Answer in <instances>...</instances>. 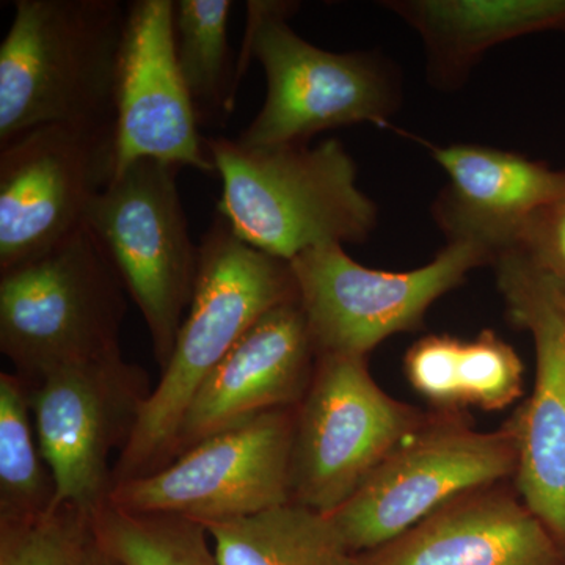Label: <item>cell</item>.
I'll list each match as a JSON object with an SVG mask.
<instances>
[{"instance_id":"obj_2","label":"cell","mask_w":565,"mask_h":565,"mask_svg":"<svg viewBox=\"0 0 565 565\" xmlns=\"http://www.w3.org/2000/svg\"><path fill=\"white\" fill-rule=\"evenodd\" d=\"M206 148L222 180L218 215L267 255L291 263L322 245L362 244L377 225L340 140L245 147L214 137Z\"/></svg>"},{"instance_id":"obj_5","label":"cell","mask_w":565,"mask_h":565,"mask_svg":"<svg viewBox=\"0 0 565 565\" xmlns=\"http://www.w3.org/2000/svg\"><path fill=\"white\" fill-rule=\"evenodd\" d=\"M125 294L102 245L82 225L0 274V351L28 384L55 367L121 351Z\"/></svg>"},{"instance_id":"obj_17","label":"cell","mask_w":565,"mask_h":565,"mask_svg":"<svg viewBox=\"0 0 565 565\" xmlns=\"http://www.w3.org/2000/svg\"><path fill=\"white\" fill-rule=\"evenodd\" d=\"M430 151L449 178L435 204V218L448 239L481 241L494 255L531 215L565 202V169L481 145Z\"/></svg>"},{"instance_id":"obj_16","label":"cell","mask_w":565,"mask_h":565,"mask_svg":"<svg viewBox=\"0 0 565 565\" xmlns=\"http://www.w3.org/2000/svg\"><path fill=\"white\" fill-rule=\"evenodd\" d=\"M356 565H565V546L503 490L462 494Z\"/></svg>"},{"instance_id":"obj_18","label":"cell","mask_w":565,"mask_h":565,"mask_svg":"<svg viewBox=\"0 0 565 565\" xmlns=\"http://www.w3.org/2000/svg\"><path fill=\"white\" fill-rule=\"evenodd\" d=\"M422 35L435 84L459 85L487 51L531 33L565 31V0L386 2Z\"/></svg>"},{"instance_id":"obj_11","label":"cell","mask_w":565,"mask_h":565,"mask_svg":"<svg viewBox=\"0 0 565 565\" xmlns=\"http://www.w3.org/2000/svg\"><path fill=\"white\" fill-rule=\"evenodd\" d=\"M28 385L41 452L55 481L51 511L71 505L92 519L109 503L110 456L131 438L152 392L150 377L118 351L55 367Z\"/></svg>"},{"instance_id":"obj_14","label":"cell","mask_w":565,"mask_h":565,"mask_svg":"<svg viewBox=\"0 0 565 565\" xmlns=\"http://www.w3.org/2000/svg\"><path fill=\"white\" fill-rule=\"evenodd\" d=\"M199 125L178 68L173 0L129 3L115 98L117 172L156 159L217 173Z\"/></svg>"},{"instance_id":"obj_27","label":"cell","mask_w":565,"mask_h":565,"mask_svg":"<svg viewBox=\"0 0 565 565\" xmlns=\"http://www.w3.org/2000/svg\"><path fill=\"white\" fill-rule=\"evenodd\" d=\"M73 565H120L117 561L111 559L106 552L96 544L95 539H93V534L88 537V541L85 542L84 546H82L79 555L74 559Z\"/></svg>"},{"instance_id":"obj_15","label":"cell","mask_w":565,"mask_h":565,"mask_svg":"<svg viewBox=\"0 0 565 565\" xmlns=\"http://www.w3.org/2000/svg\"><path fill=\"white\" fill-rule=\"evenodd\" d=\"M316 363L318 351L299 302L264 315L193 394L173 460L204 438L255 416L296 408L310 388Z\"/></svg>"},{"instance_id":"obj_22","label":"cell","mask_w":565,"mask_h":565,"mask_svg":"<svg viewBox=\"0 0 565 565\" xmlns=\"http://www.w3.org/2000/svg\"><path fill=\"white\" fill-rule=\"evenodd\" d=\"M90 525L96 544L120 565H221L206 527L182 516L134 514L106 503Z\"/></svg>"},{"instance_id":"obj_25","label":"cell","mask_w":565,"mask_h":565,"mask_svg":"<svg viewBox=\"0 0 565 565\" xmlns=\"http://www.w3.org/2000/svg\"><path fill=\"white\" fill-rule=\"evenodd\" d=\"M462 341L449 334H430L412 345L405 373L412 386L438 407L462 405L459 390V355Z\"/></svg>"},{"instance_id":"obj_26","label":"cell","mask_w":565,"mask_h":565,"mask_svg":"<svg viewBox=\"0 0 565 565\" xmlns=\"http://www.w3.org/2000/svg\"><path fill=\"white\" fill-rule=\"evenodd\" d=\"M503 245L522 248L565 277V202L535 212Z\"/></svg>"},{"instance_id":"obj_8","label":"cell","mask_w":565,"mask_h":565,"mask_svg":"<svg viewBox=\"0 0 565 565\" xmlns=\"http://www.w3.org/2000/svg\"><path fill=\"white\" fill-rule=\"evenodd\" d=\"M493 256L481 241L455 237L426 266L386 273L332 244L303 252L291 267L318 355L366 356L392 334L422 327L435 300Z\"/></svg>"},{"instance_id":"obj_4","label":"cell","mask_w":565,"mask_h":565,"mask_svg":"<svg viewBox=\"0 0 565 565\" xmlns=\"http://www.w3.org/2000/svg\"><path fill=\"white\" fill-rule=\"evenodd\" d=\"M294 2H247V28L234 66L239 87L252 58L262 63L267 93L263 109L237 137L245 147L308 143L341 126H385L397 109V82L371 54L323 51L289 25Z\"/></svg>"},{"instance_id":"obj_7","label":"cell","mask_w":565,"mask_h":565,"mask_svg":"<svg viewBox=\"0 0 565 565\" xmlns=\"http://www.w3.org/2000/svg\"><path fill=\"white\" fill-rule=\"evenodd\" d=\"M426 423L379 388L366 356L318 355L296 407L291 503L332 514Z\"/></svg>"},{"instance_id":"obj_23","label":"cell","mask_w":565,"mask_h":565,"mask_svg":"<svg viewBox=\"0 0 565 565\" xmlns=\"http://www.w3.org/2000/svg\"><path fill=\"white\" fill-rule=\"evenodd\" d=\"M90 534V516L71 505L0 520V565H73Z\"/></svg>"},{"instance_id":"obj_20","label":"cell","mask_w":565,"mask_h":565,"mask_svg":"<svg viewBox=\"0 0 565 565\" xmlns=\"http://www.w3.org/2000/svg\"><path fill=\"white\" fill-rule=\"evenodd\" d=\"M232 10V0L174 2L178 68L202 125L222 121L234 109L237 88L228 44Z\"/></svg>"},{"instance_id":"obj_6","label":"cell","mask_w":565,"mask_h":565,"mask_svg":"<svg viewBox=\"0 0 565 565\" xmlns=\"http://www.w3.org/2000/svg\"><path fill=\"white\" fill-rule=\"evenodd\" d=\"M178 172L180 167L156 159L129 163L84 218L139 308L161 371L172 356L199 269V245L189 233Z\"/></svg>"},{"instance_id":"obj_12","label":"cell","mask_w":565,"mask_h":565,"mask_svg":"<svg viewBox=\"0 0 565 565\" xmlns=\"http://www.w3.org/2000/svg\"><path fill=\"white\" fill-rule=\"evenodd\" d=\"M115 172L114 122H52L2 145L0 274L76 233Z\"/></svg>"},{"instance_id":"obj_19","label":"cell","mask_w":565,"mask_h":565,"mask_svg":"<svg viewBox=\"0 0 565 565\" xmlns=\"http://www.w3.org/2000/svg\"><path fill=\"white\" fill-rule=\"evenodd\" d=\"M221 565H356L329 515L285 504L206 526Z\"/></svg>"},{"instance_id":"obj_9","label":"cell","mask_w":565,"mask_h":565,"mask_svg":"<svg viewBox=\"0 0 565 565\" xmlns=\"http://www.w3.org/2000/svg\"><path fill=\"white\" fill-rule=\"evenodd\" d=\"M519 470L512 423L478 433L460 422L424 423L329 514L355 555L399 537L462 494L489 489Z\"/></svg>"},{"instance_id":"obj_1","label":"cell","mask_w":565,"mask_h":565,"mask_svg":"<svg viewBox=\"0 0 565 565\" xmlns=\"http://www.w3.org/2000/svg\"><path fill=\"white\" fill-rule=\"evenodd\" d=\"M291 302H299L291 263L252 247L218 215L199 245L192 300L172 356L114 465V487L172 462L193 394L264 315Z\"/></svg>"},{"instance_id":"obj_3","label":"cell","mask_w":565,"mask_h":565,"mask_svg":"<svg viewBox=\"0 0 565 565\" xmlns=\"http://www.w3.org/2000/svg\"><path fill=\"white\" fill-rule=\"evenodd\" d=\"M128 7L17 0L0 44V147L52 122H115Z\"/></svg>"},{"instance_id":"obj_24","label":"cell","mask_w":565,"mask_h":565,"mask_svg":"<svg viewBox=\"0 0 565 565\" xmlns=\"http://www.w3.org/2000/svg\"><path fill=\"white\" fill-rule=\"evenodd\" d=\"M523 364L514 349L493 332H482L471 343L462 341L459 390L462 404L500 411L522 394Z\"/></svg>"},{"instance_id":"obj_10","label":"cell","mask_w":565,"mask_h":565,"mask_svg":"<svg viewBox=\"0 0 565 565\" xmlns=\"http://www.w3.org/2000/svg\"><path fill=\"white\" fill-rule=\"evenodd\" d=\"M296 408L266 412L204 438L154 473L120 482L109 503L204 527L291 503Z\"/></svg>"},{"instance_id":"obj_13","label":"cell","mask_w":565,"mask_h":565,"mask_svg":"<svg viewBox=\"0 0 565 565\" xmlns=\"http://www.w3.org/2000/svg\"><path fill=\"white\" fill-rule=\"evenodd\" d=\"M512 321L531 333L533 394L515 416L516 484L523 503L565 546V277L504 245L493 256Z\"/></svg>"},{"instance_id":"obj_21","label":"cell","mask_w":565,"mask_h":565,"mask_svg":"<svg viewBox=\"0 0 565 565\" xmlns=\"http://www.w3.org/2000/svg\"><path fill=\"white\" fill-rule=\"evenodd\" d=\"M55 481L41 452L31 390L18 374H0V520L51 512Z\"/></svg>"}]
</instances>
